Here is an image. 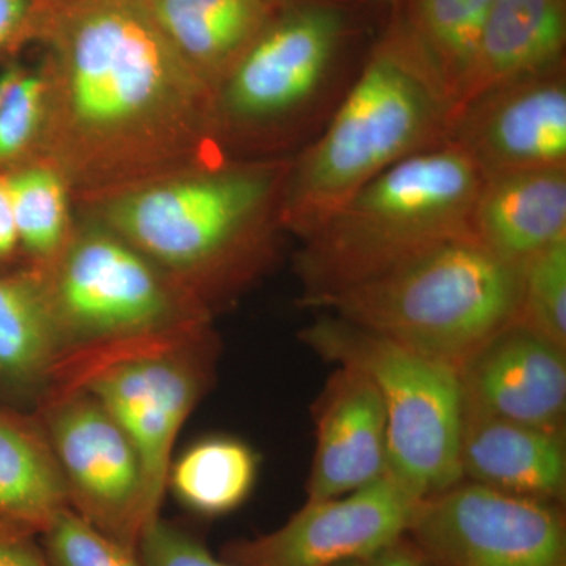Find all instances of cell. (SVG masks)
Here are the masks:
<instances>
[{
	"label": "cell",
	"instance_id": "1",
	"mask_svg": "<svg viewBox=\"0 0 566 566\" xmlns=\"http://www.w3.org/2000/svg\"><path fill=\"white\" fill-rule=\"evenodd\" d=\"M43 24V123L29 161L103 200L227 159L216 144L214 91L147 0H66Z\"/></svg>",
	"mask_w": 566,
	"mask_h": 566
},
{
	"label": "cell",
	"instance_id": "2",
	"mask_svg": "<svg viewBox=\"0 0 566 566\" xmlns=\"http://www.w3.org/2000/svg\"><path fill=\"white\" fill-rule=\"evenodd\" d=\"M292 156L222 159L99 200L103 227L211 312L273 260Z\"/></svg>",
	"mask_w": 566,
	"mask_h": 566
},
{
	"label": "cell",
	"instance_id": "3",
	"mask_svg": "<svg viewBox=\"0 0 566 566\" xmlns=\"http://www.w3.org/2000/svg\"><path fill=\"white\" fill-rule=\"evenodd\" d=\"M357 7H290L245 51L214 91L216 144L227 159L286 158L318 136L363 66L349 65Z\"/></svg>",
	"mask_w": 566,
	"mask_h": 566
},
{
	"label": "cell",
	"instance_id": "4",
	"mask_svg": "<svg viewBox=\"0 0 566 566\" xmlns=\"http://www.w3.org/2000/svg\"><path fill=\"white\" fill-rule=\"evenodd\" d=\"M450 104L381 36L314 140L292 156L282 222L304 240L395 164L446 144Z\"/></svg>",
	"mask_w": 566,
	"mask_h": 566
},
{
	"label": "cell",
	"instance_id": "5",
	"mask_svg": "<svg viewBox=\"0 0 566 566\" xmlns=\"http://www.w3.org/2000/svg\"><path fill=\"white\" fill-rule=\"evenodd\" d=\"M480 185L479 170L447 142L395 164L301 240L304 304L318 307L420 253L472 237Z\"/></svg>",
	"mask_w": 566,
	"mask_h": 566
},
{
	"label": "cell",
	"instance_id": "6",
	"mask_svg": "<svg viewBox=\"0 0 566 566\" xmlns=\"http://www.w3.org/2000/svg\"><path fill=\"white\" fill-rule=\"evenodd\" d=\"M520 297L521 270L465 237L335 294L316 308L461 370L516 322Z\"/></svg>",
	"mask_w": 566,
	"mask_h": 566
},
{
	"label": "cell",
	"instance_id": "7",
	"mask_svg": "<svg viewBox=\"0 0 566 566\" xmlns=\"http://www.w3.org/2000/svg\"><path fill=\"white\" fill-rule=\"evenodd\" d=\"M301 340L337 365L363 371L385 403L387 474L417 499L463 482L464 392L460 370L340 316H319Z\"/></svg>",
	"mask_w": 566,
	"mask_h": 566
},
{
	"label": "cell",
	"instance_id": "8",
	"mask_svg": "<svg viewBox=\"0 0 566 566\" xmlns=\"http://www.w3.org/2000/svg\"><path fill=\"white\" fill-rule=\"evenodd\" d=\"M216 357L210 326L69 354L46 394L87 390L117 420L139 457L158 520L177 436L207 392ZM44 394V395H46Z\"/></svg>",
	"mask_w": 566,
	"mask_h": 566
},
{
	"label": "cell",
	"instance_id": "9",
	"mask_svg": "<svg viewBox=\"0 0 566 566\" xmlns=\"http://www.w3.org/2000/svg\"><path fill=\"white\" fill-rule=\"evenodd\" d=\"M39 271V270H36ZM66 354L191 333L211 312L106 227L73 230L39 271Z\"/></svg>",
	"mask_w": 566,
	"mask_h": 566
},
{
	"label": "cell",
	"instance_id": "10",
	"mask_svg": "<svg viewBox=\"0 0 566 566\" xmlns=\"http://www.w3.org/2000/svg\"><path fill=\"white\" fill-rule=\"evenodd\" d=\"M406 538L434 566H565L560 505L463 482L420 501Z\"/></svg>",
	"mask_w": 566,
	"mask_h": 566
},
{
	"label": "cell",
	"instance_id": "11",
	"mask_svg": "<svg viewBox=\"0 0 566 566\" xmlns=\"http://www.w3.org/2000/svg\"><path fill=\"white\" fill-rule=\"evenodd\" d=\"M39 419L69 488L70 509L103 534L137 551L155 523L133 442L87 390L41 398Z\"/></svg>",
	"mask_w": 566,
	"mask_h": 566
},
{
	"label": "cell",
	"instance_id": "12",
	"mask_svg": "<svg viewBox=\"0 0 566 566\" xmlns=\"http://www.w3.org/2000/svg\"><path fill=\"white\" fill-rule=\"evenodd\" d=\"M420 499L389 474L353 493L307 501L282 527L237 539L222 556L237 566H337L364 562L408 532Z\"/></svg>",
	"mask_w": 566,
	"mask_h": 566
},
{
	"label": "cell",
	"instance_id": "13",
	"mask_svg": "<svg viewBox=\"0 0 566 566\" xmlns=\"http://www.w3.org/2000/svg\"><path fill=\"white\" fill-rule=\"evenodd\" d=\"M447 144L482 178L566 169V63L475 96L450 118Z\"/></svg>",
	"mask_w": 566,
	"mask_h": 566
},
{
	"label": "cell",
	"instance_id": "14",
	"mask_svg": "<svg viewBox=\"0 0 566 566\" xmlns=\"http://www.w3.org/2000/svg\"><path fill=\"white\" fill-rule=\"evenodd\" d=\"M565 352L510 324L461 367L464 411L564 433Z\"/></svg>",
	"mask_w": 566,
	"mask_h": 566
},
{
	"label": "cell",
	"instance_id": "15",
	"mask_svg": "<svg viewBox=\"0 0 566 566\" xmlns=\"http://www.w3.org/2000/svg\"><path fill=\"white\" fill-rule=\"evenodd\" d=\"M316 449L307 501L338 497L387 475V423L378 387L338 365L316 405Z\"/></svg>",
	"mask_w": 566,
	"mask_h": 566
},
{
	"label": "cell",
	"instance_id": "16",
	"mask_svg": "<svg viewBox=\"0 0 566 566\" xmlns=\"http://www.w3.org/2000/svg\"><path fill=\"white\" fill-rule=\"evenodd\" d=\"M471 230L488 251L523 271L539 252L566 238V169L482 178Z\"/></svg>",
	"mask_w": 566,
	"mask_h": 566
},
{
	"label": "cell",
	"instance_id": "17",
	"mask_svg": "<svg viewBox=\"0 0 566 566\" xmlns=\"http://www.w3.org/2000/svg\"><path fill=\"white\" fill-rule=\"evenodd\" d=\"M464 480L499 493L560 505L566 493L564 433L464 411Z\"/></svg>",
	"mask_w": 566,
	"mask_h": 566
},
{
	"label": "cell",
	"instance_id": "18",
	"mask_svg": "<svg viewBox=\"0 0 566 566\" xmlns=\"http://www.w3.org/2000/svg\"><path fill=\"white\" fill-rule=\"evenodd\" d=\"M565 48L566 0H494L452 115L497 85L560 65Z\"/></svg>",
	"mask_w": 566,
	"mask_h": 566
},
{
	"label": "cell",
	"instance_id": "19",
	"mask_svg": "<svg viewBox=\"0 0 566 566\" xmlns=\"http://www.w3.org/2000/svg\"><path fill=\"white\" fill-rule=\"evenodd\" d=\"M182 59L216 91L294 0H147Z\"/></svg>",
	"mask_w": 566,
	"mask_h": 566
},
{
	"label": "cell",
	"instance_id": "20",
	"mask_svg": "<svg viewBox=\"0 0 566 566\" xmlns=\"http://www.w3.org/2000/svg\"><path fill=\"white\" fill-rule=\"evenodd\" d=\"M390 3L392 18L382 36L416 63L453 111L494 0H390Z\"/></svg>",
	"mask_w": 566,
	"mask_h": 566
},
{
	"label": "cell",
	"instance_id": "21",
	"mask_svg": "<svg viewBox=\"0 0 566 566\" xmlns=\"http://www.w3.org/2000/svg\"><path fill=\"white\" fill-rule=\"evenodd\" d=\"M63 344L39 271L0 275V398L32 400L48 392Z\"/></svg>",
	"mask_w": 566,
	"mask_h": 566
},
{
	"label": "cell",
	"instance_id": "22",
	"mask_svg": "<svg viewBox=\"0 0 566 566\" xmlns=\"http://www.w3.org/2000/svg\"><path fill=\"white\" fill-rule=\"evenodd\" d=\"M66 509L69 488L39 416L0 405V526L40 536Z\"/></svg>",
	"mask_w": 566,
	"mask_h": 566
},
{
	"label": "cell",
	"instance_id": "23",
	"mask_svg": "<svg viewBox=\"0 0 566 566\" xmlns=\"http://www.w3.org/2000/svg\"><path fill=\"white\" fill-rule=\"evenodd\" d=\"M259 474V457L240 439H202L170 464L167 486L186 509L222 516L244 504Z\"/></svg>",
	"mask_w": 566,
	"mask_h": 566
},
{
	"label": "cell",
	"instance_id": "24",
	"mask_svg": "<svg viewBox=\"0 0 566 566\" xmlns=\"http://www.w3.org/2000/svg\"><path fill=\"white\" fill-rule=\"evenodd\" d=\"M9 186L20 248L33 270L51 266L69 243L70 188L46 164L28 161L2 170Z\"/></svg>",
	"mask_w": 566,
	"mask_h": 566
},
{
	"label": "cell",
	"instance_id": "25",
	"mask_svg": "<svg viewBox=\"0 0 566 566\" xmlns=\"http://www.w3.org/2000/svg\"><path fill=\"white\" fill-rule=\"evenodd\" d=\"M516 323L566 349V238L539 252L521 271Z\"/></svg>",
	"mask_w": 566,
	"mask_h": 566
},
{
	"label": "cell",
	"instance_id": "26",
	"mask_svg": "<svg viewBox=\"0 0 566 566\" xmlns=\"http://www.w3.org/2000/svg\"><path fill=\"white\" fill-rule=\"evenodd\" d=\"M43 111L44 84L40 71L14 65L0 74V170L31 159Z\"/></svg>",
	"mask_w": 566,
	"mask_h": 566
},
{
	"label": "cell",
	"instance_id": "27",
	"mask_svg": "<svg viewBox=\"0 0 566 566\" xmlns=\"http://www.w3.org/2000/svg\"><path fill=\"white\" fill-rule=\"evenodd\" d=\"M40 542L51 566H144L136 549L103 534L71 509L52 521Z\"/></svg>",
	"mask_w": 566,
	"mask_h": 566
},
{
	"label": "cell",
	"instance_id": "28",
	"mask_svg": "<svg viewBox=\"0 0 566 566\" xmlns=\"http://www.w3.org/2000/svg\"><path fill=\"white\" fill-rule=\"evenodd\" d=\"M137 554L144 566H237L216 557L202 539L161 516L145 528Z\"/></svg>",
	"mask_w": 566,
	"mask_h": 566
},
{
	"label": "cell",
	"instance_id": "29",
	"mask_svg": "<svg viewBox=\"0 0 566 566\" xmlns=\"http://www.w3.org/2000/svg\"><path fill=\"white\" fill-rule=\"evenodd\" d=\"M35 0H0V57L10 54L36 29Z\"/></svg>",
	"mask_w": 566,
	"mask_h": 566
},
{
	"label": "cell",
	"instance_id": "30",
	"mask_svg": "<svg viewBox=\"0 0 566 566\" xmlns=\"http://www.w3.org/2000/svg\"><path fill=\"white\" fill-rule=\"evenodd\" d=\"M0 566H51L40 536L0 526Z\"/></svg>",
	"mask_w": 566,
	"mask_h": 566
},
{
	"label": "cell",
	"instance_id": "31",
	"mask_svg": "<svg viewBox=\"0 0 566 566\" xmlns=\"http://www.w3.org/2000/svg\"><path fill=\"white\" fill-rule=\"evenodd\" d=\"M20 249L17 222H14L13 207L6 174L0 170V264L10 262Z\"/></svg>",
	"mask_w": 566,
	"mask_h": 566
},
{
	"label": "cell",
	"instance_id": "32",
	"mask_svg": "<svg viewBox=\"0 0 566 566\" xmlns=\"http://www.w3.org/2000/svg\"><path fill=\"white\" fill-rule=\"evenodd\" d=\"M363 566H434L408 538L401 536L398 542L385 547L375 556L363 562Z\"/></svg>",
	"mask_w": 566,
	"mask_h": 566
},
{
	"label": "cell",
	"instance_id": "33",
	"mask_svg": "<svg viewBox=\"0 0 566 566\" xmlns=\"http://www.w3.org/2000/svg\"><path fill=\"white\" fill-rule=\"evenodd\" d=\"M337 566H363V562H346V564L337 565Z\"/></svg>",
	"mask_w": 566,
	"mask_h": 566
}]
</instances>
